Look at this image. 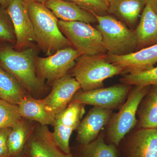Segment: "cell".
<instances>
[{
    "mask_svg": "<svg viewBox=\"0 0 157 157\" xmlns=\"http://www.w3.org/2000/svg\"><path fill=\"white\" fill-rule=\"evenodd\" d=\"M80 56L75 48L69 47L46 57H37L36 67L37 74L43 82L45 81L48 84H52L68 74Z\"/></svg>",
    "mask_w": 157,
    "mask_h": 157,
    "instance_id": "obj_7",
    "label": "cell"
},
{
    "mask_svg": "<svg viewBox=\"0 0 157 157\" xmlns=\"http://www.w3.org/2000/svg\"><path fill=\"white\" fill-rule=\"evenodd\" d=\"M28 9L33 26L35 42L45 55L50 56L61 49L72 47L60 30L57 18L45 4L29 3Z\"/></svg>",
    "mask_w": 157,
    "mask_h": 157,
    "instance_id": "obj_1",
    "label": "cell"
},
{
    "mask_svg": "<svg viewBox=\"0 0 157 157\" xmlns=\"http://www.w3.org/2000/svg\"><path fill=\"white\" fill-rule=\"evenodd\" d=\"M106 54L82 55L76 59L71 75L78 82L82 91L103 87L105 79L124 73L123 68L108 61Z\"/></svg>",
    "mask_w": 157,
    "mask_h": 157,
    "instance_id": "obj_3",
    "label": "cell"
},
{
    "mask_svg": "<svg viewBox=\"0 0 157 157\" xmlns=\"http://www.w3.org/2000/svg\"><path fill=\"white\" fill-rule=\"evenodd\" d=\"M150 86H133L119 112L110 117L107 130V136L110 144L117 146L135 128L137 123L136 117L137 109Z\"/></svg>",
    "mask_w": 157,
    "mask_h": 157,
    "instance_id": "obj_5",
    "label": "cell"
},
{
    "mask_svg": "<svg viewBox=\"0 0 157 157\" xmlns=\"http://www.w3.org/2000/svg\"><path fill=\"white\" fill-rule=\"evenodd\" d=\"M17 105L23 118L37 122L41 125L53 126L56 116L46 109L43 99H36L27 95Z\"/></svg>",
    "mask_w": 157,
    "mask_h": 157,
    "instance_id": "obj_19",
    "label": "cell"
},
{
    "mask_svg": "<svg viewBox=\"0 0 157 157\" xmlns=\"http://www.w3.org/2000/svg\"><path fill=\"white\" fill-rule=\"evenodd\" d=\"M124 157H157V129L139 128L130 135Z\"/></svg>",
    "mask_w": 157,
    "mask_h": 157,
    "instance_id": "obj_14",
    "label": "cell"
},
{
    "mask_svg": "<svg viewBox=\"0 0 157 157\" xmlns=\"http://www.w3.org/2000/svg\"><path fill=\"white\" fill-rule=\"evenodd\" d=\"M27 120L21 119L13 128L8 139L9 157H17L22 152L34 127Z\"/></svg>",
    "mask_w": 157,
    "mask_h": 157,
    "instance_id": "obj_22",
    "label": "cell"
},
{
    "mask_svg": "<svg viewBox=\"0 0 157 157\" xmlns=\"http://www.w3.org/2000/svg\"><path fill=\"white\" fill-rule=\"evenodd\" d=\"M25 147L30 157H73L57 146L47 126H35Z\"/></svg>",
    "mask_w": 157,
    "mask_h": 157,
    "instance_id": "obj_12",
    "label": "cell"
},
{
    "mask_svg": "<svg viewBox=\"0 0 157 157\" xmlns=\"http://www.w3.org/2000/svg\"><path fill=\"white\" fill-rule=\"evenodd\" d=\"M60 30L72 47L81 55L96 56L107 53L101 33L90 24L81 21L59 20Z\"/></svg>",
    "mask_w": 157,
    "mask_h": 157,
    "instance_id": "obj_6",
    "label": "cell"
},
{
    "mask_svg": "<svg viewBox=\"0 0 157 157\" xmlns=\"http://www.w3.org/2000/svg\"><path fill=\"white\" fill-rule=\"evenodd\" d=\"M21 118L18 105L0 99V128H12Z\"/></svg>",
    "mask_w": 157,
    "mask_h": 157,
    "instance_id": "obj_25",
    "label": "cell"
},
{
    "mask_svg": "<svg viewBox=\"0 0 157 157\" xmlns=\"http://www.w3.org/2000/svg\"><path fill=\"white\" fill-rule=\"evenodd\" d=\"M25 2L28 4L30 3H39L44 4L48 0H23Z\"/></svg>",
    "mask_w": 157,
    "mask_h": 157,
    "instance_id": "obj_31",
    "label": "cell"
},
{
    "mask_svg": "<svg viewBox=\"0 0 157 157\" xmlns=\"http://www.w3.org/2000/svg\"><path fill=\"white\" fill-rule=\"evenodd\" d=\"M26 95L25 89L17 79L0 67V99L18 105Z\"/></svg>",
    "mask_w": 157,
    "mask_h": 157,
    "instance_id": "obj_21",
    "label": "cell"
},
{
    "mask_svg": "<svg viewBox=\"0 0 157 157\" xmlns=\"http://www.w3.org/2000/svg\"><path fill=\"white\" fill-rule=\"evenodd\" d=\"M6 11L14 27L15 47L18 50L29 48L33 42H35V36L28 4L23 0H12Z\"/></svg>",
    "mask_w": 157,
    "mask_h": 157,
    "instance_id": "obj_9",
    "label": "cell"
},
{
    "mask_svg": "<svg viewBox=\"0 0 157 157\" xmlns=\"http://www.w3.org/2000/svg\"><path fill=\"white\" fill-rule=\"evenodd\" d=\"M12 0H0V5L4 9H7Z\"/></svg>",
    "mask_w": 157,
    "mask_h": 157,
    "instance_id": "obj_30",
    "label": "cell"
},
{
    "mask_svg": "<svg viewBox=\"0 0 157 157\" xmlns=\"http://www.w3.org/2000/svg\"><path fill=\"white\" fill-rule=\"evenodd\" d=\"M11 128H0V157H9L8 139Z\"/></svg>",
    "mask_w": 157,
    "mask_h": 157,
    "instance_id": "obj_28",
    "label": "cell"
},
{
    "mask_svg": "<svg viewBox=\"0 0 157 157\" xmlns=\"http://www.w3.org/2000/svg\"><path fill=\"white\" fill-rule=\"evenodd\" d=\"M137 39L136 51L157 44V14L146 5L135 30Z\"/></svg>",
    "mask_w": 157,
    "mask_h": 157,
    "instance_id": "obj_17",
    "label": "cell"
},
{
    "mask_svg": "<svg viewBox=\"0 0 157 157\" xmlns=\"http://www.w3.org/2000/svg\"><path fill=\"white\" fill-rule=\"evenodd\" d=\"M80 157H117V151L115 145L107 144L101 135L83 146Z\"/></svg>",
    "mask_w": 157,
    "mask_h": 157,
    "instance_id": "obj_23",
    "label": "cell"
},
{
    "mask_svg": "<svg viewBox=\"0 0 157 157\" xmlns=\"http://www.w3.org/2000/svg\"><path fill=\"white\" fill-rule=\"evenodd\" d=\"M137 114L139 128L157 129V86H151L141 100Z\"/></svg>",
    "mask_w": 157,
    "mask_h": 157,
    "instance_id": "obj_20",
    "label": "cell"
},
{
    "mask_svg": "<svg viewBox=\"0 0 157 157\" xmlns=\"http://www.w3.org/2000/svg\"><path fill=\"white\" fill-rule=\"evenodd\" d=\"M98 15L108 14L107 0H64Z\"/></svg>",
    "mask_w": 157,
    "mask_h": 157,
    "instance_id": "obj_26",
    "label": "cell"
},
{
    "mask_svg": "<svg viewBox=\"0 0 157 157\" xmlns=\"http://www.w3.org/2000/svg\"><path fill=\"white\" fill-rule=\"evenodd\" d=\"M84 104L71 101L64 109L56 115L52 135L62 141L70 140L73 131L77 129L85 113Z\"/></svg>",
    "mask_w": 157,
    "mask_h": 157,
    "instance_id": "obj_15",
    "label": "cell"
},
{
    "mask_svg": "<svg viewBox=\"0 0 157 157\" xmlns=\"http://www.w3.org/2000/svg\"><path fill=\"white\" fill-rule=\"evenodd\" d=\"M113 110L94 107L82 120L77 128L76 140L82 146L98 137L101 130L109 122Z\"/></svg>",
    "mask_w": 157,
    "mask_h": 157,
    "instance_id": "obj_13",
    "label": "cell"
},
{
    "mask_svg": "<svg viewBox=\"0 0 157 157\" xmlns=\"http://www.w3.org/2000/svg\"><path fill=\"white\" fill-rule=\"evenodd\" d=\"M146 5L149 6L157 14V0H144Z\"/></svg>",
    "mask_w": 157,
    "mask_h": 157,
    "instance_id": "obj_29",
    "label": "cell"
},
{
    "mask_svg": "<svg viewBox=\"0 0 157 157\" xmlns=\"http://www.w3.org/2000/svg\"><path fill=\"white\" fill-rule=\"evenodd\" d=\"M36 53L34 48L17 51L10 47L0 48V63L25 90L33 94L42 91L43 82L37 74Z\"/></svg>",
    "mask_w": 157,
    "mask_h": 157,
    "instance_id": "obj_2",
    "label": "cell"
},
{
    "mask_svg": "<svg viewBox=\"0 0 157 157\" xmlns=\"http://www.w3.org/2000/svg\"><path fill=\"white\" fill-rule=\"evenodd\" d=\"M0 39L6 42H16L13 24L6 9L0 7Z\"/></svg>",
    "mask_w": 157,
    "mask_h": 157,
    "instance_id": "obj_27",
    "label": "cell"
},
{
    "mask_svg": "<svg viewBox=\"0 0 157 157\" xmlns=\"http://www.w3.org/2000/svg\"><path fill=\"white\" fill-rule=\"evenodd\" d=\"M96 28L100 31L107 52L124 56L136 52L137 39L135 30L128 28L123 22L110 14L98 15Z\"/></svg>",
    "mask_w": 157,
    "mask_h": 157,
    "instance_id": "obj_4",
    "label": "cell"
},
{
    "mask_svg": "<svg viewBox=\"0 0 157 157\" xmlns=\"http://www.w3.org/2000/svg\"><path fill=\"white\" fill-rule=\"evenodd\" d=\"M80 89L78 82L70 74L58 79L52 83L49 94L43 99L46 109L56 116L67 107Z\"/></svg>",
    "mask_w": 157,
    "mask_h": 157,
    "instance_id": "obj_10",
    "label": "cell"
},
{
    "mask_svg": "<svg viewBox=\"0 0 157 157\" xmlns=\"http://www.w3.org/2000/svg\"><path fill=\"white\" fill-rule=\"evenodd\" d=\"M108 61L124 69V73H135L150 70L157 63V44L124 56L107 52Z\"/></svg>",
    "mask_w": 157,
    "mask_h": 157,
    "instance_id": "obj_11",
    "label": "cell"
},
{
    "mask_svg": "<svg viewBox=\"0 0 157 157\" xmlns=\"http://www.w3.org/2000/svg\"><path fill=\"white\" fill-rule=\"evenodd\" d=\"M107 13L116 16L129 27L135 26L146 3L144 0H107Z\"/></svg>",
    "mask_w": 157,
    "mask_h": 157,
    "instance_id": "obj_18",
    "label": "cell"
},
{
    "mask_svg": "<svg viewBox=\"0 0 157 157\" xmlns=\"http://www.w3.org/2000/svg\"><path fill=\"white\" fill-rule=\"evenodd\" d=\"M121 83L130 86H157V67L135 73H127L120 79Z\"/></svg>",
    "mask_w": 157,
    "mask_h": 157,
    "instance_id": "obj_24",
    "label": "cell"
},
{
    "mask_svg": "<svg viewBox=\"0 0 157 157\" xmlns=\"http://www.w3.org/2000/svg\"><path fill=\"white\" fill-rule=\"evenodd\" d=\"M44 4L61 20L81 21L90 24L98 22L93 13L73 3L64 0H48Z\"/></svg>",
    "mask_w": 157,
    "mask_h": 157,
    "instance_id": "obj_16",
    "label": "cell"
},
{
    "mask_svg": "<svg viewBox=\"0 0 157 157\" xmlns=\"http://www.w3.org/2000/svg\"><path fill=\"white\" fill-rule=\"evenodd\" d=\"M132 87V86L121 83L86 91H82L76 92L71 101L113 110L123 105Z\"/></svg>",
    "mask_w": 157,
    "mask_h": 157,
    "instance_id": "obj_8",
    "label": "cell"
}]
</instances>
